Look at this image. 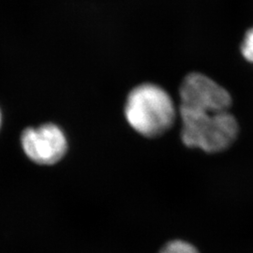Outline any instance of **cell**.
<instances>
[{"instance_id":"cell-1","label":"cell","mask_w":253,"mask_h":253,"mask_svg":"<svg viewBox=\"0 0 253 253\" xmlns=\"http://www.w3.org/2000/svg\"><path fill=\"white\" fill-rule=\"evenodd\" d=\"M175 107L170 95L159 85L144 84L128 94L125 105L126 121L138 133L153 138L172 126Z\"/></svg>"},{"instance_id":"cell-2","label":"cell","mask_w":253,"mask_h":253,"mask_svg":"<svg viewBox=\"0 0 253 253\" xmlns=\"http://www.w3.org/2000/svg\"><path fill=\"white\" fill-rule=\"evenodd\" d=\"M183 144L208 153H217L232 145L238 134V124L225 112L199 113L179 111Z\"/></svg>"},{"instance_id":"cell-3","label":"cell","mask_w":253,"mask_h":253,"mask_svg":"<svg viewBox=\"0 0 253 253\" xmlns=\"http://www.w3.org/2000/svg\"><path fill=\"white\" fill-rule=\"evenodd\" d=\"M179 96V111L218 113L228 111L232 104L230 93L202 73H190L184 79Z\"/></svg>"},{"instance_id":"cell-4","label":"cell","mask_w":253,"mask_h":253,"mask_svg":"<svg viewBox=\"0 0 253 253\" xmlns=\"http://www.w3.org/2000/svg\"><path fill=\"white\" fill-rule=\"evenodd\" d=\"M20 144L29 161L45 166L59 163L68 150L63 130L53 123L25 128L20 136Z\"/></svg>"},{"instance_id":"cell-5","label":"cell","mask_w":253,"mask_h":253,"mask_svg":"<svg viewBox=\"0 0 253 253\" xmlns=\"http://www.w3.org/2000/svg\"><path fill=\"white\" fill-rule=\"evenodd\" d=\"M160 253H199L192 245L183 240H173L165 245Z\"/></svg>"},{"instance_id":"cell-6","label":"cell","mask_w":253,"mask_h":253,"mask_svg":"<svg viewBox=\"0 0 253 253\" xmlns=\"http://www.w3.org/2000/svg\"><path fill=\"white\" fill-rule=\"evenodd\" d=\"M241 52L249 62L253 63V27L246 33L241 46Z\"/></svg>"},{"instance_id":"cell-7","label":"cell","mask_w":253,"mask_h":253,"mask_svg":"<svg viewBox=\"0 0 253 253\" xmlns=\"http://www.w3.org/2000/svg\"><path fill=\"white\" fill-rule=\"evenodd\" d=\"M2 123H3V115H2V112H1V109H0V129H1V126H2Z\"/></svg>"}]
</instances>
